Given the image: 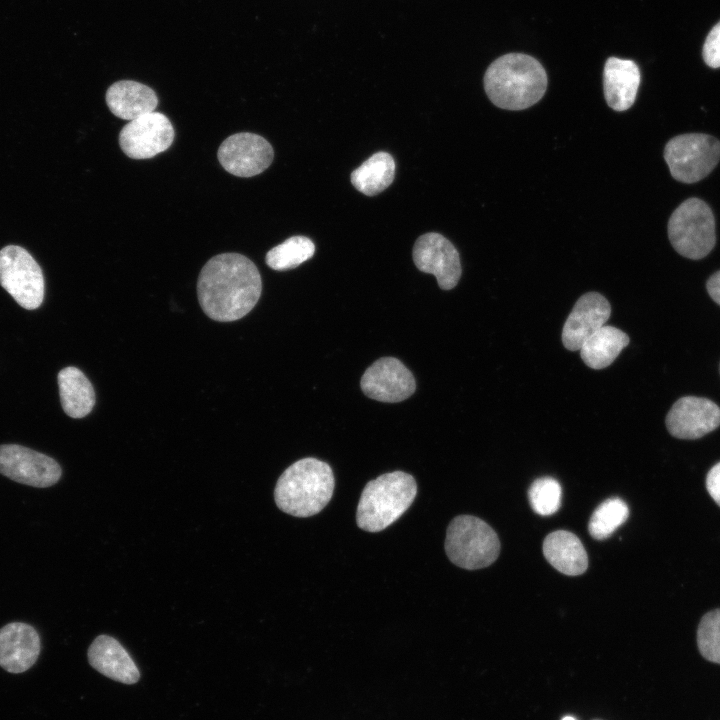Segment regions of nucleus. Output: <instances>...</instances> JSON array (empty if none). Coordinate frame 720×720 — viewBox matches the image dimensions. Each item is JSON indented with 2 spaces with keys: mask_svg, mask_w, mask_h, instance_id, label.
<instances>
[{
  "mask_svg": "<svg viewBox=\"0 0 720 720\" xmlns=\"http://www.w3.org/2000/svg\"><path fill=\"white\" fill-rule=\"evenodd\" d=\"M543 554L555 569L565 575H580L588 567V556L582 542L566 530H557L546 536Z\"/></svg>",
  "mask_w": 720,
  "mask_h": 720,
  "instance_id": "aec40b11",
  "label": "nucleus"
},
{
  "mask_svg": "<svg viewBox=\"0 0 720 720\" xmlns=\"http://www.w3.org/2000/svg\"><path fill=\"white\" fill-rule=\"evenodd\" d=\"M315 245L305 236H293L270 249L265 257L266 264L273 270L284 271L298 267L312 258Z\"/></svg>",
  "mask_w": 720,
  "mask_h": 720,
  "instance_id": "b1692460",
  "label": "nucleus"
},
{
  "mask_svg": "<svg viewBox=\"0 0 720 720\" xmlns=\"http://www.w3.org/2000/svg\"><path fill=\"white\" fill-rule=\"evenodd\" d=\"M445 552L455 565L475 570L497 559L500 541L496 532L480 518L459 515L448 525Z\"/></svg>",
  "mask_w": 720,
  "mask_h": 720,
  "instance_id": "39448f33",
  "label": "nucleus"
},
{
  "mask_svg": "<svg viewBox=\"0 0 720 720\" xmlns=\"http://www.w3.org/2000/svg\"><path fill=\"white\" fill-rule=\"evenodd\" d=\"M562 720H575V718H573L571 716H566Z\"/></svg>",
  "mask_w": 720,
  "mask_h": 720,
  "instance_id": "7c9ffc66",
  "label": "nucleus"
},
{
  "mask_svg": "<svg viewBox=\"0 0 720 720\" xmlns=\"http://www.w3.org/2000/svg\"><path fill=\"white\" fill-rule=\"evenodd\" d=\"M60 401L64 412L72 418H82L95 405V392L87 377L75 367L58 373Z\"/></svg>",
  "mask_w": 720,
  "mask_h": 720,
  "instance_id": "412c9836",
  "label": "nucleus"
},
{
  "mask_svg": "<svg viewBox=\"0 0 720 720\" xmlns=\"http://www.w3.org/2000/svg\"><path fill=\"white\" fill-rule=\"evenodd\" d=\"M706 488L712 499L720 507V462L709 470L706 477Z\"/></svg>",
  "mask_w": 720,
  "mask_h": 720,
  "instance_id": "c85d7f7f",
  "label": "nucleus"
},
{
  "mask_svg": "<svg viewBox=\"0 0 720 720\" xmlns=\"http://www.w3.org/2000/svg\"><path fill=\"white\" fill-rule=\"evenodd\" d=\"M0 284L25 309H36L43 301L41 268L20 246L9 245L0 250Z\"/></svg>",
  "mask_w": 720,
  "mask_h": 720,
  "instance_id": "6e6552de",
  "label": "nucleus"
},
{
  "mask_svg": "<svg viewBox=\"0 0 720 720\" xmlns=\"http://www.w3.org/2000/svg\"><path fill=\"white\" fill-rule=\"evenodd\" d=\"M720 425V408L706 398L678 399L666 416L669 433L680 439H697Z\"/></svg>",
  "mask_w": 720,
  "mask_h": 720,
  "instance_id": "4468645a",
  "label": "nucleus"
},
{
  "mask_svg": "<svg viewBox=\"0 0 720 720\" xmlns=\"http://www.w3.org/2000/svg\"><path fill=\"white\" fill-rule=\"evenodd\" d=\"M640 79V70L634 61L609 57L603 70V91L608 106L618 112L629 109L635 102Z\"/></svg>",
  "mask_w": 720,
  "mask_h": 720,
  "instance_id": "a211bd4d",
  "label": "nucleus"
},
{
  "mask_svg": "<svg viewBox=\"0 0 720 720\" xmlns=\"http://www.w3.org/2000/svg\"><path fill=\"white\" fill-rule=\"evenodd\" d=\"M271 144L262 136L241 132L226 138L217 153L221 166L238 177H252L262 173L272 163Z\"/></svg>",
  "mask_w": 720,
  "mask_h": 720,
  "instance_id": "9b49d317",
  "label": "nucleus"
},
{
  "mask_svg": "<svg viewBox=\"0 0 720 720\" xmlns=\"http://www.w3.org/2000/svg\"><path fill=\"white\" fill-rule=\"evenodd\" d=\"M331 467L319 459L307 457L291 464L277 480L274 500L277 507L295 517L319 513L334 491Z\"/></svg>",
  "mask_w": 720,
  "mask_h": 720,
  "instance_id": "7ed1b4c3",
  "label": "nucleus"
},
{
  "mask_svg": "<svg viewBox=\"0 0 720 720\" xmlns=\"http://www.w3.org/2000/svg\"><path fill=\"white\" fill-rule=\"evenodd\" d=\"M417 494L414 477L403 471L388 472L369 481L358 503L356 522L368 532H379L410 507Z\"/></svg>",
  "mask_w": 720,
  "mask_h": 720,
  "instance_id": "20e7f679",
  "label": "nucleus"
},
{
  "mask_svg": "<svg viewBox=\"0 0 720 720\" xmlns=\"http://www.w3.org/2000/svg\"><path fill=\"white\" fill-rule=\"evenodd\" d=\"M703 59L712 68L720 67V21L706 37L703 45Z\"/></svg>",
  "mask_w": 720,
  "mask_h": 720,
  "instance_id": "cd10ccee",
  "label": "nucleus"
},
{
  "mask_svg": "<svg viewBox=\"0 0 720 720\" xmlns=\"http://www.w3.org/2000/svg\"><path fill=\"white\" fill-rule=\"evenodd\" d=\"M413 261L420 271L433 274L443 290L454 288L461 277L459 253L455 246L439 233H426L416 240Z\"/></svg>",
  "mask_w": 720,
  "mask_h": 720,
  "instance_id": "f8f14e48",
  "label": "nucleus"
},
{
  "mask_svg": "<svg viewBox=\"0 0 720 720\" xmlns=\"http://www.w3.org/2000/svg\"><path fill=\"white\" fill-rule=\"evenodd\" d=\"M174 136L168 117L153 111L128 121L119 133V145L132 159H148L167 150Z\"/></svg>",
  "mask_w": 720,
  "mask_h": 720,
  "instance_id": "1a4fd4ad",
  "label": "nucleus"
},
{
  "mask_svg": "<svg viewBox=\"0 0 720 720\" xmlns=\"http://www.w3.org/2000/svg\"><path fill=\"white\" fill-rule=\"evenodd\" d=\"M611 314L608 300L597 292L582 295L568 315L562 330V343L570 351H577Z\"/></svg>",
  "mask_w": 720,
  "mask_h": 720,
  "instance_id": "2eb2a0df",
  "label": "nucleus"
},
{
  "mask_svg": "<svg viewBox=\"0 0 720 720\" xmlns=\"http://www.w3.org/2000/svg\"><path fill=\"white\" fill-rule=\"evenodd\" d=\"M40 638L29 624L12 622L0 629V666L10 673H22L35 664Z\"/></svg>",
  "mask_w": 720,
  "mask_h": 720,
  "instance_id": "dca6fc26",
  "label": "nucleus"
},
{
  "mask_svg": "<svg viewBox=\"0 0 720 720\" xmlns=\"http://www.w3.org/2000/svg\"><path fill=\"white\" fill-rule=\"evenodd\" d=\"M562 489L552 477L536 479L530 486L528 498L532 509L539 515L549 516L561 506Z\"/></svg>",
  "mask_w": 720,
  "mask_h": 720,
  "instance_id": "a878e982",
  "label": "nucleus"
},
{
  "mask_svg": "<svg viewBox=\"0 0 720 720\" xmlns=\"http://www.w3.org/2000/svg\"><path fill=\"white\" fill-rule=\"evenodd\" d=\"M547 74L538 60L523 53H508L493 61L484 75L490 101L506 110H523L536 104L547 88Z\"/></svg>",
  "mask_w": 720,
  "mask_h": 720,
  "instance_id": "f03ea898",
  "label": "nucleus"
},
{
  "mask_svg": "<svg viewBox=\"0 0 720 720\" xmlns=\"http://www.w3.org/2000/svg\"><path fill=\"white\" fill-rule=\"evenodd\" d=\"M262 280L255 264L238 253L212 257L197 282L201 308L213 320L230 322L247 315L256 305Z\"/></svg>",
  "mask_w": 720,
  "mask_h": 720,
  "instance_id": "f257e3e1",
  "label": "nucleus"
},
{
  "mask_svg": "<svg viewBox=\"0 0 720 720\" xmlns=\"http://www.w3.org/2000/svg\"><path fill=\"white\" fill-rule=\"evenodd\" d=\"M87 655L90 665L112 680L134 684L140 678V672L131 656L111 636L96 637L88 648Z\"/></svg>",
  "mask_w": 720,
  "mask_h": 720,
  "instance_id": "f3484780",
  "label": "nucleus"
},
{
  "mask_svg": "<svg viewBox=\"0 0 720 720\" xmlns=\"http://www.w3.org/2000/svg\"><path fill=\"white\" fill-rule=\"evenodd\" d=\"M360 386L364 394L371 399L396 403L414 393L416 382L411 371L400 360L383 357L366 369Z\"/></svg>",
  "mask_w": 720,
  "mask_h": 720,
  "instance_id": "ddd939ff",
  "label": "nucleus"
},
{
  "mask_svg": "<svg viewBox=\"0 0 720 720\" xmlns=\"http://www.w3.org/2000/svg\"><path fill=\"white\" fill-rule=\"evenodd\" d=\"M0 473L15 482L43 488L56 484L62 470L53 458L45 454L7 444L0 445Z\"/></svg>",
  "mask_w": 720,
  "mask_h": 720,
  "instance_id": "9d476101",
  "label": "nucleus"
},
{
  "mask_svg": "<svg viewBox=\"0 0 720 720\" xmlns=\"http://www.w3.org/2000/svg\"><path fill=\"white\" fill-rule=\"evenodd\" d=\"M673 248L689 259L707 256L716 242L715 220L710 207L698 198L681 203L668 222Z\"/></svg>",
  "mask_w": 720,
  "mask_h": 720,
  "instance_id": "423d86ee",
  "label": "nucleus"
},
{
  "mask_svg": "<svg viewBox=\"0 0 720 720\" xmlns=\"http://www.w3.org/2000/svg\"><path fill=\"white\" fill-rule=\"evenodd\" d=\"M629 337L622 330L604 325L593 333L579 349L583 362L592 369H603L613 363L628 345Z\"/></svg>",
  "mask_w": 720,
  "mask_h": 720,
  "instance_id": "4be33fe9",
  "label": "nucleus"
},
{
  "mask_svg": "<svg viewBox=\"0 0 720 720\" xmlns=\"http://www.w3.org/2000/svg\"><path fill=\"white\" fill-rule=\"evenodd\" d=\"M697 644L701 655L720 664V609L706 613L698 626Z\"/></svg>",
  "mask_w": 720,
  "mask_h": 720,
  "instance_id": "bb28decb",
  "label": "nucleus"
},
{
  "mask_svg": "<svg viewBox=\"0 0 720 720\" xmlns=\"http://www.w3.org/2000/svg\"><path fill=\"white\" fill-rule=\"evenodd\" d=\"M628 516L629 508L622 499L609 498L593 512L588 524L589 533L594 539L604 540L610 537Z\"/></svg>",
  "mask_w": 720,
  "mask_h": 720,
  "instance_id": "393cba45",
  "label": "nucleus"
},
{
  "mask_svg": "<svg viewBox=\"0 0 720 720\" xmlns=\"http://www.w3.org/2000/svg\"><path fill=\"white\" fill-rule=\"evenodd\" d=\"M105 98L112 114L128 121L153 112L158 104L152 88L132 80L113 83L107 89Z\"/></svg>",
  "mask_w": 720,
  "mask_h": 720,
  "instance_id": "6ab92c4d",
  "label": "nucleus"
},
{
  "mask_svg": "<svg viewBox=\"0 0 720 720\" xmlns=\"http://www.w3.org/2000/svg\"><path fill=\"white\" fill-rule=\"evenodd\" d=\"M395 161L387 152H377L351 173L352 185L367 196L385 190L394 180Z\"/></svg>",
  "mask_w": 720,
  "mask_h": 720,
  "instance_id": "5701e85b",
  "label": "nucleus"
},
{
  "mask_svg": "<svg viewBox=\"0 0 720 720\" xmlns=\"http://www.w3.org/2000/svg\"><path fill=\"white\" fill-rule=\"evenodd\" d=\"M706 286L710 297L720 305V271L709 278Z\"/></svg>",
  "mask_w": 720,
  "mask_h": 720,
  "instance_id": "c756f323",
  "label": "nucleus"
},
{
  "mask_svg": "<svg viewBox=\"0 0 720 720\" xmlns=\"http://www.w3.org/2000/svg\"><path fill=\"white\" fill-rule=\"evenodd\" d=\"M664 158L674 179L695 183L705 178L718 164L720 142L707 134L678 135L666 144Z\"/></svg>",
  "mask_w": 720,
  "mask_h": 720,
  "instance_id": "0eeeda50",
  "label": "nucleus"
}]
</instances>
